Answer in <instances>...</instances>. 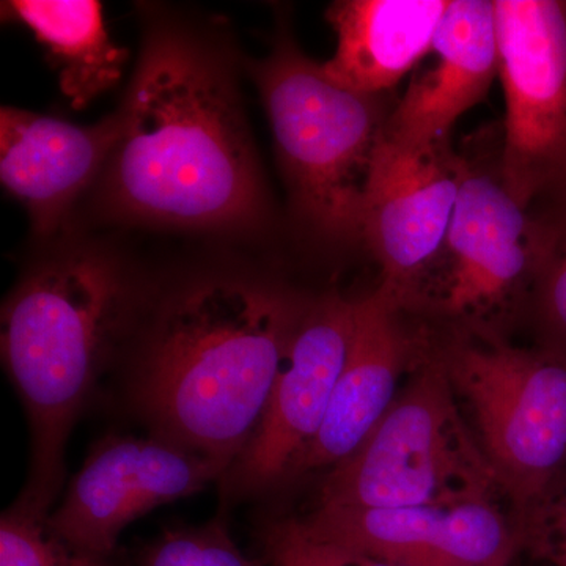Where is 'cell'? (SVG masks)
I'll return each instance as SVG.
<instances>
[{
	"instance_id": "cell-6",
	"label": "cell",
	"mask_w": 566,
	"mask_h": 566,
	"mask_svg": "<svg viewBox=\"0 0 566 566\" xmlns=\"http://www.w3.org/2000/svg\"><path fill=\"white\" fill-rule=\"evenodd\" d=\"M463 158L444 248L400 307L436 334L510 340L526 326L538 270V214L506 191L497 164Z\"/></svg>"
},
{
	"instance_id": "cell-18",
	"label": "cell",
	"mask_w": 566,
	"mask_h": 566,
	"mask_svg": "<svg viewBox=\"0 0 566 566\" xmlns=\"http://www.w3.org/2000/svg\"><path fill=\"white\" fill-rule=\"evenodd\" d=\"M535 211L539 259L526 326L536 346L566 354V200Z\"/></svg>"
},
{
	"instance_id": "cell-14",
	"label": "cell",
	"mask_w": 566,
	"mask_h": 566,
	"mask_svg": "<svg viewBox=\"0 0 566 566\" xmlns=\"http://www.w3.org/2000/svg\"><path fill=\"white\" fill-rule=\"evenodd\" d=\"M428 66L390 111L385 139L406 148L450 142L453 126L499 77L494 0H449Z\"/></svg>"
},
{
	"instance_id": "cell-7",
	"label": "cell",
	"mask_w": 566,
	"mask_h": 566,
	"mask_svg": "<svg viewBox=\"0 0 566 566\" xmlns=\"http://www.w3.org/2000/svg\"><path fill=\"white\" fill-rule=\"evenodd\" d=\"M436 348L516 520L566 474V354L441 334Z\"/></svg>"
},
{
	"instance_id": "cell-1",
	"label": "cell",
	"mask_w": 566,
	"mask_h": 566,
	"mask_svg": "<svg viewBox=\"0 0 566 566\" xmlns=\"http://www.w3.org/2000/svg\"><path fill=\"white\" fill-rule=\"evenodd\" d=\"M307 294L245 275H205L144 304L126 346L123 398L151 434L221 461L262 420Z\"/></svg>"
},
{
	"instance_id": "cell-4",
	"label": "cell",
	"mask_w": 566,
	"mask_h": 566,
	"mask_svg": "<svg viewBox=\"0 0 566 566\" xmlns=\"http://www.w3.org/2000/svg\"><path fill=\"white\" fill-rule=\"evenodd\" d=\"M251 71L297 216L323 240L360 241L364 189L392 107L335 84L286 29Z\"/></svg>"
},
{
	"instance_id": "cell-12",
	"label": "cell",
	"mask_w": 566,
	"mask_h": 566,
	"mask_svg": "<svg viewBox=\"0 0 566 566\" xmlns=\"http://www.w3.org/2000/svg\"><path fill=\"white\" fill-rule=\"evenodd\" d=\"M296 517L316 538L395 566H513L523 556L515 517L501 502L314 506Z\"/></svg>"
},
{
	"instance_id": "cell-9",
	"label": "cell",
	"mask_w": 566,
	"mask_h": 566,
	"mask_svg": "<svg viewBox=\"0 0 566 566\" xmlns=\"http://www.w3.org/2000/svg\"><path fill=\"white\" fill-rule=\"evenodd\" d=\"M359 297L307 294L251 441L219 480L223 505L283 490L329 411L356 329Z\"/></svg>"
},
{
	"instance_id": "cell-11",
	"label": "cell",
	"mask_w": 566,
	"mask_h": 566,
	"mask_svg": "<svg viewBox=\"0 0 566 566\" xmlns=\"http://www.w3.org/2000/svg\"><path fill=\"white\" fill-rule=\"evenodd\" d=\"M450 142L406 148L382 137L360 211V241L379 264L378 289L400 305L444 248L463 181Z\"/></svg>"
},
{
	"instance_id": "cell-17",
	"label": "cell",
	"mask_w": 566,
	"mask_h": 566,
	"mask_svg": "<svg viewBox=\"0 0 566 566\" xmlns=\"http://www.w3.org/2000/svg\"><path fill=\"white\" fill-rule=\"evenodd\" d=\"M2 10L50 52L63 95L76 109L122 80L128 54L111 40L96 0H14Z\"/></svg>"
},
{
	"instance_id": "cell-22",
	"label": "cell",
	"mask_w": 566,
	"mask_h": 566,
	"mask_svg": "<svg viewBox=\"0 0 566 566\" xmlns=\"http://www.w3.org/2000/svg\"><path fill=\"white\" fill-rule=\"evenodd\" d=\"M515 523L523 554L547 566H566V474Z\"/></svg>"
},
{
	"instance_id": "cell-13",
	"label": "cell",
	"mask_w": 566,
	"mask_h": 566,
	"mask_svg": "<svg viewBox=\"0 0 566 566\" xmlns=\"http://www.w3.org/2000/svg\"><path fill=\"white\" fill-rule=\"evenodd\" d=\"M434 345L427 324L376 286L359 297L352 348L318 434L290 472L286 486L344 463L370 438L400 395L405 376Z\"/></svg>"
},
{
	"instance_id": "cell-21",
	"label": "cell",
	"mask_w": 566,
	"mask_h": 566,
	"mask_svg": "<svg viewBox=\"0 0 566 566\" xmlns=\"http://www.w3.org/2000/svg\"><path fill=\"white\" fill-rule=\"evenodd\" d=\"M270 566H395L307 534L296 516L271 517L260 531Z\"/></svg>"
},
{
	"instance_id": "cell-16",
	"label": "cell",
	"mask_w": 566,
	"mask_h": 566,
	"mask_svg": "<svg viewBox=\"0 0 566 566\" xmlns=\"http://www.w3.org/2000/svg\"><path fill=\"white\" fill-rule=\"evenodd\" d=\"M449 0H340L326 18L337 36L331 81L363 95L385 96L433 50Z\"/></svg>"
},
{
	"instance_id": "cell-19",
	"label": "cell",
	"mask_w": 566,
	"mask_h": 566,
	"mask_svg": "<svg viewBox=\"0 0 566 566\" xmlns=\"http://www.w3.org/2000/svg\"><path fill=\"white\" fill-rule=\"evenodd\" d=\"M139 566H270L245 556L223 516L197 527L169 528L142 551Z\"/></svg>"
},
{
	"instance_id": "cell-5",
	"label": "cell",
	"mask_w": 566,
	"mask_h": 566,
	"mask_svg": "<svg viewBox=\"0 0 566 566\" xmlns=\"http://www.w3.org/2000/svg\"><path fill=\"white\" fill-rule=\"evenodd\" d=\"M463 502L509 506L461 411L434 334L433 349L408 376L370 438L344 463L324 472L314 506L398 509Z\"/></svg>"
},
{
	"instance_id": "cell-8",
	"label": "cell",
	"mask_w": 566,
	"mask_h": 566,
	"mask_svg": "<svg viewBox=\"0 0 566 566\" xmlns=\"http://www.w3.org/2000/svg\"><path fill=\"white\" fill-rule=\"evenodd\" d=\"M505 120L497 166L527 210L566 200V0H494Z\"/></svg>"
},
{
	"instance_id": "cell-20",
	"label": "cell",
	"mask_w": 566,
	"mask_h": 566,
	"mask_svg": "<svg viewBox=\"0 0 566 566\" xmlns=\"http://www.w3.org/2000/svg\"><path fill=\"white\" fill-rule=\"evenodd\" d=\"M48 520L11 504L0 517V566H109V560L77 553Z\"/></svg>"
},
{
	"instance_id": "cell-2",
	"label": "cell",
	"mask_w": 566,
	"mask_h": 566,
	"mask_svg": "<svg viewBox=\"0 0 566 566\" xmlns=\"http://www.w3.org/2000/svg\"><path fill=\"white\" fill-rule=\"evenodd\" d=\"M103 172L107 211L129 222L240 229L264 214L243 112L221 61L175 29L148 33Z\"/></svg>"
},
{
	"instance_id": "cell-3",
	"label": "cell",
	"mask_w": 566,
	"mask_h": 566,
	"mask_svg": "<svg viewBox=\"0 0 566 566\" xmlns=\"http://www.w3.org/2000/svg\"><path fill=\"white\" fill-rule=\"evenodd\" d=\"M144 304L120 264L92 249L44 260L7 297L2 364L31 427V468L13 504L51 516L71 430L123 360Z\"/></svg>"
},
{
	"instance_id": "cell-15",
	"label": "cell",
	"mask_w": 566,
	"mask_h": 566,
	"mask_svg": "<svg viewBox=\"0 0 566 566\" xmlns=\"http://www.w3.org/2000/svg\"><path fill=\"white\" fill-rule=\"evenodd\" d=\"M120 136L117 112L92 126L2 107L0 180L31 214L33 230L50 237L74 200L109 163Z\"/></svg>"
},
{
	"instance_id": "cell-10",
	"label": "cell",
	"mask_w": 566,
	"mask_h": 566,
	"mask_svg": "<svg viewBox=\"0 0 566 566\" xmlns=\"http://www.w3.org/2000/svg\"><path fill=\"white\" fill-rule=\"evenodd\" d=\"M227 469L163 436H107L71 480L48 526L77 553L109 560L133 521L219 483Z\"/></svg>"
}]
</instances>
